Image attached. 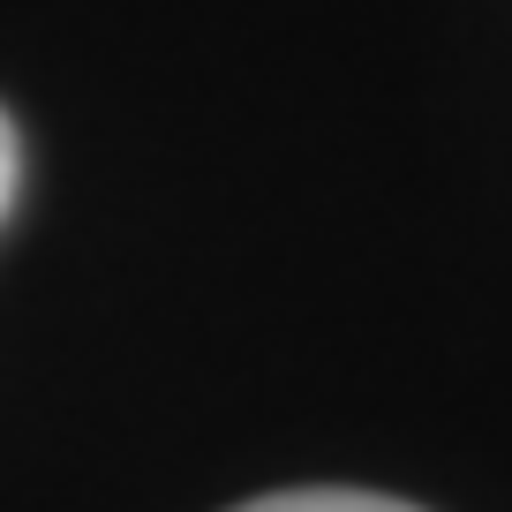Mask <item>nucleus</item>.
Listing matches in <instances>:
<instances>
[{
  "label": "nucleus",
  "instance_id": "nucleus-1",
  "mask_svg": "<svg viewBox=\"0 0 512 512\" xmlns=\"http://www.w3.org/2000/svg\"><path fill=\"white\" fill-rule=\"evenodd\" d=\"M234 512H415V505L377 497V490H272V497H249Z\"/></svg>",
  "mask_w": 512,
  "mask_h": 512
},
{
  "label": "nucleus",
  "instance_id": "nucleus-2",
  "mask_svg": "<svg viewBox=\"0 0 512 512\" xmlns=\"http://www.w3.org/2000/svg\"><path fill=\"white\" fill-rule=\"evenodd\" d=\"M16 174H23V151H16V128H8V113H0V211H8V196H16Z\"/></svg>",
  "mask_w": 512,
  "mask_h": 512
}]
</instances>
